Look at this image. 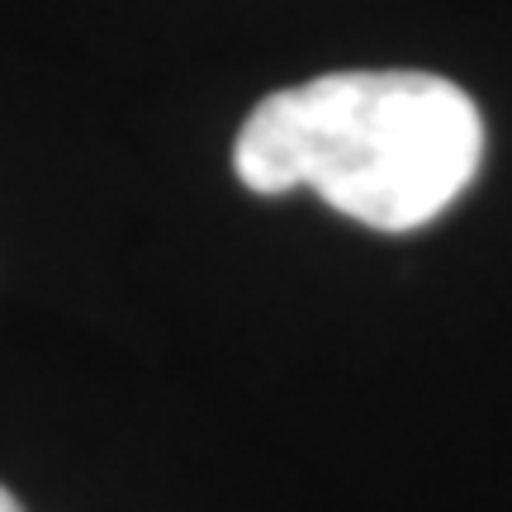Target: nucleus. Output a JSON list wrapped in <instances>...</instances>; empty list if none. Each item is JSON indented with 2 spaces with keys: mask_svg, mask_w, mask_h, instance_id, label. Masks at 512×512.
Returning <instances> with one entry per match:
<instances>
[{
  "mask_svg": "<svg viewBox=\"0 0 512 512\" xmlns=\"http://www.w3.org/2000/svg\"><path fill=\"white\" fill-rule=\"evenodd\" d=\"M484 162V119L437 72H328L266 95L233 143L256 195L313 190L347 219L413 233L465 195Z\"/></svg>",
  "mask_w": 512,
  "mask_h": 512,
  "instance_id": "nucleus-1",
  "label": "nucleus"
},
{
  "mask_svg": "<svg viewBox=\"0 0 512 512\" xmlns=\"http://www.w3.org/2000/svg\"><path fill=\"white\" fill-rule=\"evenodd\" d=\"M0 512H24V508H19V498L10 494V489H5V484H0Z\"/></svg>",
  "mask_w": 512,
  "mask_h": 512,
  "instance_id": "nucleus-2",
  "label": "nucleus"
}]
</instances>
